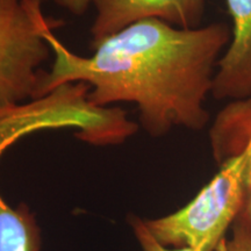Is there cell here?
Returning <instances> with one entry per match:
<instances>
[{
    "label": "cell",
    "instance_id": "6da1fadb",
    "mask_svg": "<svg viewBox=\"0 0 251 251\" xmlns=\"http://www.w3.org/2000/svg\"><path fill=\"white\" fill-rule=\"evenodd\" d=\"M45 39L54 62L42 72L35 98L63 84L85 83L92 105L135 103L143 129L161 137L175 127L200 130L209 121L205 101L230 30L222 23L183 29L146 19L92 43L90 57L71 51L52 29Z\"/></svg>",
    "mask_w": 251,
    "mask_h": 251
},
{
    "label": "cell",
    "instance_id": "7a4b0ae2",
    "mask_svg": "<svg viewBox=\"0 0 251 251\" xmlns=\"http://www.w3.org/2000/svg\"><path fill=\"white\" fill-rule=\"evenodd\" d=\"M90 86L68 83L40 98L0 107V158L9 147L33 131L75 128L76 136L93 146H118L139 126L121 108L98 107L89 101Z\"/></svg>",
    "mask_w": 251,
    "mask_h": 251
},
{
    "label": "cell",
    "instance_id": "3957f363",
    "mask_svg": "<svg viewBox=\"0 0 251 251\" xmlns=\"http://www.w3.org/2000/svg\"><path fill=\"white\" fill-rule=\"evenodd\" d=\"M251 174V143L230 157L208 184L183 208L143 220L150 234L166 248L214 251L246 206Z\"/></svg>",
    "mask_w": 251,
    "mask_h": 251
},
{
    "label": "cell",
    "instance_id": "277c9868",
    "mask_svg": "<svg viewBox=\"0 0 251 251\" xmlns=\"http://www.w3.org/2000/svg\"><path fill=\"white\" fill-rule=\"evenodd\" d=\"M63 26L41 0H0V107L35 98L51 49L45 33Z\"/></svg>",
    "mask_w": 251,
    "mask_h": 251
},
{
    "label": "cell",
    "instance_id": "5b68a950",
    "mask_svg": "<svg viewBox=\"0 0 251 251\" xmlns=\"http://www.w3.org/2000/svg\"><path fill=\"white\" fill-rule=\"evenodd\" d=\"M96 18L91 27L92 42L146 19H158L183 29L200 27L205 0H92Z\"/></svg>",
    "mask_w": 251,
    "mask_h": 251
},
{
    "label": "cell",
    "instance_id": "8992f818",
    "mask_svg": "<svg viewBox=\"0 0 251 251\" xmlns=\"http://www.w3.org/2000/svg\"><path fill=\"white\" fill-rule=\"evenodd\" d=\"M233 21L230 43L220 57L211 94L216 100L251 99V0H226Z\"/></svg>",
    "mask_w": 251,
    "mask_h": 251
},
{
    "label": "cell",
    "instance_id": "52a82bcc",
    "mask_svg": "<svg viewBox=\"0 0 251 251\" xmlns=\"http://www.w3.org/2000/svg\"><path fill=\"white\" fill-rule=\"evenodd\" d=\"M209 140L219 165L242 152L246 143H251V99L231 101L220 112L209 130ZM240 215L251 222V174L247 202Z\"/></svg>",
    "mask_w": 251,
    "mask_h": 251
},
{
    "label": "cell",
    "instance_id": "ba28073f",
    "mask_svg": "<svg viewBox=\"0 0 251 251\" xmlns=\"http://www.w3.org/2000/svg\"><path fill=\"white\" fill-rule=\"evenodd\" d=\"M35 215L26 203L13 208L0 196V251H41Z\"/></svg>",
    "mask_w": 251,
    "mask_h": 251
},
{
    "label": "cell",
    "instance_id": "9c48e42d",
    "mask_svg": "<svg viewBox=\"0 0 251 251\" xmlns=\"http://www.w3.org/2000/svg\"><path fill=\"white\" fill-rule=\"evenodd\" d=\"M214 251H251V222L238 216L231 226V237L224 238Z\"/></svg>",
    "mask_w": 251,
    "mask_h": 251
},
{
    "label": "cell",
    "instance_id": "30bf717a",
    "mask_svg": "<svg viewBox=\"0 0 251 251\" xmlns=\"http://www.w3.org/2000/svg\"><path fill=\"white\" fill-rule=\"evenodd\" d=\"M131 230L136 237L137 242H139L141 250L142 251H196L190 248H180V249H169L164 246H162L155 237L150 234L148 228L144 225V221L142 219H140L139 216L131 215L129 220Z\"/></svg>",
    "mask_w": 251,
    "mask_h": 251
},
{
    "label": "cell",
    "instance_id": "8fae6325",
    "mask_svg": "<svg viewBox=\"0 0 251 251\" xmlns=\"http://www.w3.org/2000/svg\"><path fill=\"white\" fill-rule=\"evenodd\" d=\"M59 7L65 8L75 15H83L92 0H54Z\"/></svg>",
    "mask_w": 251,
    "mask_h": 251
}]
</instances>
